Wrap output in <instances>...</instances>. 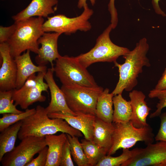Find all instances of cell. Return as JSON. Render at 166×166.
<instances>
[{
  "instance_id": "cell-28",
  "label": "cell",
  "mask_w": 166,
  "mask_h": 166,
  "mask_svg": "<svg viewBox=\"0 0 166 166\" xmlns=\"http://www.w3.org/2000/svg\"><path fill=\"white\" fill-rule=\"evenodd\" d=\"M132 152L129 149H123L122 153L119 156L113 157L110 155L104 156L96 166H121L131 156Z\"/></svg>"
},
{
  "instance_id": "cell-5",
  "label": "cell",
  "mask_w": 166,
  "mask_h": 166,
  "mask_svg": "<svg viewBox=\"0 0 166 166\" xmlns=\"http://www.w3.org/2000/svg\"><path fill=\"white\" fill-rule=\"evenodd\" d=\"M61 89L70 109L77 115L95 116L98 97L104 89L101 87H89L77 84L62 85Z\"/></svg>"
},
{
  "instance_id": "cell-20",
  "label": "cell",
  "mask_w": 166,
  "mask_h": 166,
  "mask_svg": "<svg viewBox=\"0 0 166 166\" xmlns=\"http://www.w3.org/2000/svg\"><path fill=\"white\" fill-rule=\"evenodd\" d=\"M48 151L45 166H59L62 148L67 139L66 134H51L45 136Z\"/></svg>"
},
{
  "instance_id": "cell-4",
  "label": "cell",
  "mask_w": 166,
  "mask_h": 166,
  "mask_svg": "<svg viewBox=\"0 0 166 166\" xmlns=\"http://www.w3.org/2000/svg\"><path fill=\"white\" fill-rule=\"evenodd\" d=\"M112 29L110 24L98 37L93 48L88 52L76 57L84 67L87 68L97 62H114L119 57L130 51L128 48L117 45L111 41L110 34Z\"/></svg>"
},
{
  "instance_id": "cell-13",
  "label": "cell",
  "mask_w": 166,
  "mask_h": 166,
  "mask_svg": "<svg viewBox=\"0 0 166 166\" xmlns=\"http://www.w3.org/2000/svg\"><path fill=\"white\" fill-rule=\"evenodd\" d=\"M61 34L56 32H45L39 39L38 42L41 47L38 49L35 58L38 65H46L50 63L51 67H54L53 63L61 55L58 50L57 42Z\"/></svg>"
},
{
  "instance_id": "cell-21",
  "label": "cell",
  "mask_w": 166,
  "mask_h": 166,
  "mask_svg": "<svg viewBox=\"0 0 166 166\" xmlns=\"http://www.w3.org/2000/svg\"><path fill=\"white\" fill-rule=\"evenodd\" d=\"M106 88L99 95L97 103L95 116L102 121L109 123L113 121V97L114 95L109 93Z\"/></svg>"
},
{
  "instance_id": "cell-2",
  "label": "cell",
  "mask_w": 166,
  "mask_h": 166,
  "mask_svg": "<svg viewBox=\"0 0 166 166\" xmlns=\"http://www.w3.org/2000/svg\"><path fill=\"white\" fill-rule=\"evenodd\" d=\"M58 132L78 137L83 135L80 131L72 127L64 120L49 118L45 108L38 105L34 114L22 121L18 137L21 140L31 136L45 137Z\"/></svg>"
},
{
  "instance_id": "cell-27",
  "label": "cell",
  "mask_w": 166,
  "mask_h": 166,
  "mask_svg": "<svg viewBox=\"0 0 166 166\" xmlns=\"http://www.w3.org/2000/svg\"><path fill=\"white\" fill-rule=\"evenodd\" d=\"M13 89L0 91V113H19L23 112L17 109L12 99Z\"/></svg>"
},
{
  "instance_id": "cell-34",
  "label": "cell",
  "mask_w": 166,
  "mask_h": 166,
  "mask_svg": "<svg viewBox=\"0 0 166 166\" xmlns=\"http://www.w3.org/2000/svg\"><path fill=\"white\" fill-rule=\"evenodd\" d=\"M115 0H110L108 5V10L111 16V24L113 29L115 28L118 22V14L115 6Z\"/></svg>"
},
{
  "instance_id": "cell-14",
  "label": "cell",
  "mask_w": 166,
  "mask_h": 166,
  "mask_svg": "<svg viewBox=\"0 0 166 166\" xmlns=\"http://www.w3.org/2000/svg\"><path fill=\"white\" fill-rule=\"evenodd\" d=\"M53 68L48 69L44 77L48 85L51 96L50 102L45 108V110L48 114L61 112L76 116L77 115L69 108L64 93L55 81Z\"/></svg>"
},
{
  "instance_id": "cell-25",
  "label": "cell",
  "mask_w": 166,
  "mask_h": 166,
  "mask_svg": "<svg viewBox=\"0 0 166 166\" xmlns=\"http://www.w3.org/2000/svg\"><path fill=\"white\" fill-rule=\"evenodd\" d=\"M66 135L70 145L71 154L75 162L78 166H89L88 160L78 137L68 134Z\"/></svg>"
},
{
  "instance_id": "cell-31",
  "label": "cell",
  "mask_w": 166,
  "mask_h": 166,
  "mask_svg": "<svg viewBox=\"0 0 166 166\" xmlns=\"http://www.w3.org/2000/svg\"><path fill=\"white\" fill-rule=\"evenodd\" d=\"M48 147H44L39 152L35 158L33 159L26 166H45L47 162Z\"/></svg>"
},
{
  "instance_id": "cell-17",
  "label": "cell",
  "mask_w": 166,
  "mask_h": 166,
  "mask_svg": "<svg viewBox=\"0 0 166 166\" xmlns=\"http://www.w3.org/2000/svg\"><path fill=\"white\" fill-rule=\"evenodd\" d=\"M30 51L27 50L14 58L17 67L16 89L20 88L32 74L37 72H46L47 71L46 65L37 66L33 63L30 56Z\"/></svg>"
},
{
  "instance_id": "cell-29",
  "label": "cell",
  "mask_w": 166,
  "mask_h": 166,
  "mask_svg": "<svg viewBox=\"0 0 166 166\" xmlns=\"http://www.w3.org/2000/svg\"><path fill=\"white\" fill-rule=\"evenodd\" d=\"M148 96L150 98H157L159 100L156 105V110L150 114L149 117L153 118L159 116L162 109L166 107V89L158 90L154 89L150 91Z\"/></svg>"
},
{
  "instance_id": "cell-19",
  "label": "cell",
  "mask_w": 166,
  "mask_h": 166,
  "mask_svg": "<svg viewBox=\"0 0 166 166\" xmlns=\"http://www.w3.org/2000/svg\"><path fill=\"white\" fill-rule=\"evenodd\" d=\"M114 128L113 123L105 122L96 117L92 141L103 148L107 153L112 145Z\"/></svg>"
},
{
  "instance_id": "cell-37",
  "label": "cell",
  "mask_w": 166,
  "mask_h": 166,
  "mask_svg": "<svg viewBox=\"0 0 166 166\" xmlns=\"http://www.w3.org/2000/svg\"><path fill=\"white\" fill-rule=\"evenodd\" d=\"M87 0H79L78 2L77 7L79 9H81L82 7L87 6L86 1ZM90 1L92 6L95 4L96 0H89Z\"/></svg>"
},
{
  "instance_id": "cell-3",
  "label": "cell",
  "mask_w": 166,
  "mask_h": 166,
  "mask_svg": "<svg viewBox=\"0 0 166 166\" xmlns=\"http://www.w3.org/2000/svg\"><path fill=\"white\" fill-rule=\"evenodd\" d=\"M44 22L43 18L39 17L15 22V29L6 42L13 58L27 50L37 54L38 41L45 33L42 27Z\"/></svg>"
},
{
  "instance_id": "cell-32",
  "label": "cell",
  "mask_w": 166,
  "mask_h": 166,
  "mask_svg": "<svg viewBox=\"0 0 166 166\" xmlns=\"http://www.w3.org/2000/svg\"><path fill=\"white\" fill-rule=\"evenodd\" d=\"M159 117L160 120V126L155 139L157 141L166 142V112L161 113Z\"/></svg>"
},
{
  "instance_id": "cell-6",
  "label": "cell",
  "mask_w": 166,
  "mask_h": 166,
  "mask_svg": "<svg viewBox=\"0 0 166 166\" xmlns=\"http://www.w3.org/2000/svg\"><path fill=\"white\" fill-rule=\"evenodd\" d=\"M114 130L112 144L108 155L115 153L119 149H129L138 141L147 145L153 143L155 139L152 128L149 125L140 128L135 127L131 121L124 123H113Z\"/></svg>"
},
{
  "instance_id": "cell-10",
  "label": "cell",
  "mask_w": 166,
  "mask_h": 166,
  "mask_svg": "<svg viewBox=\"0 0 166 166\" xmlns=\"http://www.w3.org/2000/svg\"><path fill=\"white\" fill-rule=\"evenodd\" d=\"M0 161L3 166H26L34 156L47 146L45 137H26Z\"/></svg>"
},
{
  "instance_id": "cell-8",
  "label": "cell",
  "mask_w": 166,
  "mask_h": 166,
  "mask_svg": "<svg viewBox=\"0 0 166 166\" xmlns=\"http://www.w3.org/2000/svg\"><path fill=\"white\" fill-rule=\"evenodd\" d=\"M93 11L88 5L84 7V11L80 15L69 18L62 14L48 17L42 26L45 32H53L70 35L78 30L86 32L91 28L89 20L93 14Z\"/></svg>"
},
{
  "instance_id": "cell-23",
  "label": "cell",
  "mask_w": 166,
  "mask_h": 166,
  "mask_svg": "<svg viewBox=\"0 0 166 166\" xmlns=\"http://www.w3.org/2000/svg\"><path fill=\"white\" fill-rule=\"evenodd\" d=\"M22 121L11 125L1 132L0 134V161L4 155L11 151L15 144L21 128Z\"/></svg>"
},
{
  "instance_id": "cell-18",
  "label": "cell",
  "mask_w": 166,
  "mask_h": 166,
  "mask_svg": "<svg viewBox=\"0 0 166 166\" xmlns=\"http://www.w3.org/2000/svg\"><path fill=\"white\" fill-rule=\"evenodd\" d=\"M57 0H32L29 5L16 15L12 16L15 22L35 16L48 17L54 12L53 7Z\"/></svg>"
},
{
  "instance_id": "cell-22",
  "label": "cell",
  "mask_w": 166,
  "mask_h": 166,
  "mask_svg": "<svg viewBox=\"0 0 166 166\" xmlns=\"http://www.w3.org/2000/svg\"><path fill=\"white\" fill-rule=\"evenodd\" d=\"M114 106L113 123H124L130 121L132 116V108L130 101H128L122 94L114 96Z\"/></svg>"
},
{
  "instance_id": "cell-11",
  "label": "cell",
  "mask_w": 166,
  "mask_h": 166,
  "mask_svg": "<svg viewBox=\"0 0 166 166\" xmlns=\"http://www.w3.org/2000/svg\"><path fill=\"white\" fill-rule=\"evenodd\" d=\"M147 145L131 150V156L121 166H166V142L159 141Z\"/></svg>"
},
{
  "instance_id": "cell-7",
  "label": "cell",
  "mask_w": 166,
  "mask_h": 166,
  "mask_svg": "<svg viewBox=\"0 0 166 166\" xmlns=\"http://www.w3.org/2000/svg\"><path fill=\"white\" fill-rule=\"evenodd\" d=\"M53 69L63 85L77 84L89 87L98 86L93 76L76 57L61 56L55 61Z\"/></svg>"
},
{
  "instance_id": "cell-16",
  "label": "cell",
  "mask_w": 166,
  "mask_h": 166,
  "mask_svg": "<svg viewBox=\"0 0 166 166\" xmlns=\"http://www.w3.org/2000/svg\"><path fill=\"white\" fill-rule=\"evenodd\" d=\"M129 97L132 108L130 121L136 127L140 128L149 125L146 119L151 109L145 101L146 96L140 91L134 90L130 92Z\"/></svg>"
},
{
  "instance_id": "cell-26",
  "label": "cell",
  "mask_w": 166,
  "mask_h": 166,
  "mask_svg": "<svg viewBox=\"0 0 166 166\" xmlns=\"http://www.w3.org/2000/svg\"><path fill=\"white\" fill-rule=\"evenodd\" d=\"M36 109H26L25 112L19 113H4L0 118V132H1L11 125L23 120L34 114Z\"/></svg>"
},
{
  "instance_id": "cell-12",
  "label": "cell",
  "mask_w": 166,
  "mask_h": 166,
  "mask_svg": "<svg viewBox=\"0 0 166 166\" xmlns=\"http://www.w3.org/2000/svg\"><path fill=\"white\" fill-rule=\"evenodd\" d=\"M2 64L0 68V91L16 88L17 67L14 58L11 55L6 42L0 43Z\"/></svg>"
},
{
  "instance_id": "cell-1",
  "label": "cell",
  "mask_w": 166,
  "mask_h": 166,
  "mask_svg": "<svg viewBox=\"0 0 166 166\" xmlns=\"http://www.w3.org/2000/svg\"><path fill=\"white\" fill-rule=\"evenodd\" d=\"M149 45L145 38L141 39L135 47L123 56L124 62L120 64L114 62L119 72L118 81L112 93L115 95L122 94L124 90L131 91L138 84L137 78L143 71V68L151 66L147 54Z\"/></svg>"
},
{
  "instance_id": "cell-35",
  "label": "cell",
  "mask_w": 166,
  "mask_h": 166,
  "mask_svg": "<svg viewBox=\"0 0 166 166\" xmlns=\"http://www.w3.org/2000/svg\"><path fill=\"white\" fill-rule=\"evenodd\" d=\"M154 89L158 90L166 89V68Z\"/></svg>"
},
{
  "instance_id": "cell-9",
  "label": "cell",
  "mask_w": 166,
  "mask_h": 166,
  "mask_svg": "<svg viewBox=\"0 0 166 166\" xmlns=\"http://www.w3.org/2000/svg\"><path fill=\"white\" fill-rule=\"evenodd\" d=\"M46 72L32 74L20 88L13 89L12 99L16 106L19 105L22 109H26L36 102L46 100V97L42 93L48 92V85L44 81Z\"/></svg>"
},
{
  "instance_id": "cell-15",
  "label": "cell",
  "mask_w": 166,
  "mask_h": 166,
  "mask_svg": "<svg viewBox=\"0 0 166 166\" xmlns=\"http://www.w3.org/2000/svg\"><path fill=\"white\" fill-rule=\"evenodd\" d=\"M48 116L51 118H59L64 120L72 127L80 131L85 138L93 140L95 116L83 114L74 116L61 112L49 113Z\"/></svg>"
},
{
  "instance_id": "cell-38",
  "label": "cell",
  "mask_w": 166,
  "mask_h": 166,
  "mask_svg": "<svg viewBox=\"0 0 166 166\" xmlns=\"http://www.w3.org/2000/svg\"></svg>"
},
{
  "instance_id": "cell-36",
  "label": "cell",
  "mask_w": 166,
  "mask_h": 166,
  "mask_svg": "<svg viewBox=\"0 0 166 166\" xmlns=\"http://www.w3.org/2000/svg\"><path fill=\"white\" fill-rule=\"evenodd\" d=\"M160 0H152V6L156 13L163 17L166 16V14L161 9L159 5V2Z\"/></svg>"
},
{
  "instance_id": "cell-30",
  "label": "cell",
  "mask_w": 166,
  "mask_h": 166,
  "mask_svg": "<svg viewBox=\"0 0 166 166\" xmlns=\"http://www.w3.org/2000/svg\"><path fill=\"white\" fill-rule=\"evenodd\" d=\"M70 145L68 140L63 146L61 157L60 166H73L71 157Z\"/></svg>"
},
{
  "instance_id": "cell-24",
  "label": "cell",
  "mask_w": 166,
  "mask_h": 166,
  "mask_svg": "<svg viewBox=\"0 0 166 166\" xmlns=\"http://www.w3.org/2000/svg\"><path fill=\"white\" fill-rule=\"evenodd\" d=\"M81 143L89 166H96L107 155V152L103 148L92 140L85 138L81 140Z\"/></svg>"
},
{
  "instance_id": "cell-33",
  "label": "cell",
  "mask_w": 166,
  "mask_h": 166,
  "mask_svg": "<svg viewBox=\"0 0 166 166\" xmlns=\"http://www.w3.org/2000/svg\"><path fill=\"white\" fill-rule=\"evenodd\" d=\"M16 28L15 23L8 27L0 26V43L6 42L14 32Z\"/></svg>"
}]
</instances>
